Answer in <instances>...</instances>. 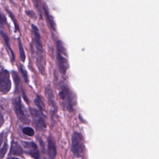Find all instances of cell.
I'll list each match as a JSON object with an SVG mask.
<instances>
[{"mask_svg": "<svg viewBox=\"0 0 159 159\" xmlns=\"http://www.w3.org/2000/svg\"><path fill=\"white\" fill-rule=\"evenodd\" d=\"M43 9H44V12H45V17H46V19L51 27L52 29H53V30H56V28H55V24L54 22V20L52 18V17L51 16L50 14L49 13V11H48V9L47 8V6L46 5V4H43Z\"/></svg>", "mask_w": 159, "mask_h": 159, "instance_id": "11", "label": "cell"}, {"mask_svg": "<svg viewBox=\"0 0 159 159\" xmlns=\"http://www.w3.org/2000/svg\"><path fill=\"white\" fill-rule=\"evenodd\" d=\"M57 63L59 71L62 75H65L68 68L69 63L66 48L61 40H58L57 42Z\"/></svg>", "mask_w": 159, "mask_h": 159, "instance_id": "2", "label": "cell"}, {"mask_svg": "<svg viewBox=\"0 0 159 159\" xmlns=\"http://www.w3.org/2000/svg\"><path fill=\"white\" fill-rule=\"evenodd\" d=\"M24 147L25 148L26 152L31 155L34 159H40L39 152L37 148V146L34 142H22Z\"/></svg>", "mask_w": 159, "mask_h": 159, "instance_id": "7", "label": "cell"}, {"mask_svg": "<svg viewBox=\"0 0 159 159\" xmlns=\"http://www.w3.org/2000/svg\"><path fill=\"white\" fill-rule=\"evenodd\" d=\"M30 112L33 117L35 125L39 130H42L45 128L46 125L42 117L40 112L35 109H30Z\"/></svg>", "mask_w": 159, "mask_h": 159, "instance_id": "8", "label": "cell"}, {"mask_svg": "<svg viewBox=\"0 0 159 159\" xmlns=\"http://www.w3.org/2000/svg\"><path fill=\"white\" fill-rule=\"evenodd\" d=\"M7 144L6 143H4V144L1 147V148H0V159H2L4 157L5 154L7 152Z\"/></svg>", "mask_w": 159, "mask_h": 159, "instance_id": "17", "label": "cell"}, {"mask_svg": "<svg viewBox=\"0 0 159 159\" xmlns=\"http://www.w3.org/2000/svg\"><path fill=\"white\" fill-rule=\"evenodd\" d=\"M2 134H0V146H1V143H2Z\"/></svg>", "mask_w": 159, "mask_h": 159, "instance_id": "23", "label": "cell"}, {"mask_svg": "<svg viewBox=\"0 0 159 159\" xmlns=\"http://www.w3.org/2000/svg\"><path fill=\"white\" fill-rule=\"evenodd\" d=\"M22 132L25 135H28V136H32L34 134V129L30 127H25L23 128Z\"/></svg>", "mask_w": 159, "mask_h": 159, "instance_id": "14", "label": "cell"}, {"mask_svg": "<svg viewBox=\"0 0 159 159\" xmlns=\"http://www.w3.org/2000/svg\"><path fill=\"white\" fill-rule=\"evenodd\" d=\"M0 35H1V36L2 37V39L4 40V41L5 43H6L7 47L8 48V49L9 50V51H10V52H11V53L12 60H14L15 55H14V52H13L12 49L11 48V44H10V41H9V39L6 33H4V32H2V31H0Z\"/></svg>", "mask_w": 159, "mask_h": 159, "instance_id": "12", "label": "cell"}, {"mask_svg": "<svg viewBox=\"0 0 159 159\" xmlns=\"http://www.w3.org/2000/svg\"><path fill=\"white\" fill-rule=\"evenodd\" d=\"M11 88L10 75L7 70L0 69V92L6 94Z\"/></svg>", "mask_w": 159, "mask_h": 159, "instance_id": "4", "label": "cell"}, {"mask_svg": "<svg viewBox=\"0 0 159 159\" xmlns=\"http://www.w3.org/2000/svg\"><path fill=\"white\" fill-rule=\"evenodd\" d=\"M33 1H34V4H35V7H36V8H37V9L38 10V11L39 12V13H40V17H42V14H41V11H40V7H39V0H33Z\"/></svg>", "mask_w": 159, "mask_h": 159, "instance_id": "20", "label": "cell"}, {"mask_svg": "<svg viewBox=\"0 0 159 159\" xmlns=\"http://www.w3.org/2000/svg\"><path fill=\"white\" fill-rule=\"evenodd\" d=\"M47 154L49 159H55L57 155V148L55 142L52 136H49L48 139Z\"/></svg>", "mask_w": 159, "mask_h": 159, "instance_id": "9", "label": "cell"}, {"mask_svg": "<svg viewBox=\"0 0 159 159\" xmlns=\"http://www.w3.org/2000/svg\"><path fill=\"white\" fill-rule=\"evenodd\" d=\"M7 11L8 12V13H9L10 17H11V19H12V21L14 22V25H15V28H16V30H19V26H18V24H17V20H16V19H15L14 16V15L12 14V12H11V11H9V10L7 9Z\"/></svg>", "mask_w": 159, "mask_h": 159, "instance_id": "19", "label": "cell"}, {"mask_svg": "<svg viewBox=\"0 0 159 159\" xmlns=\"http://www.w3.org/2000/svg\"><path fill=\"white\" fill-rule=\"evenodd\" d=\"M34 102L36 104V106L39 107V109H40V111H42L43 110V104L41 100V99L38 96L37 97L35 100H34Z\"/></svg>", "mask_w": 159, "mask_h": 159, "instance_id": "16", "label": "cell"}, {"mask_svg": "<svg viewBox=\"0 0 159 159\" xmlns=\"http://www.w3.org/2000/svg\"><path fill=\"white\" fill-rule=\"evenodd\" d=\"M83 138L80 133L74 132L71 137V151L76 157H81L84 152Z\"/></svg>", "mask_w": 159, "mask_h": 159, "instance_id": "3", "label": "cell"}, {"mask_svg": "<svg viewBox=\"0 0 159 159\" xmlns=\"http://www.w3.org/2000/svg\"><path fill=\"white\" fill-rule=\"evenodd\" d=\"M20 72L22 73V75L25 80V81L26 83H27L29 81V79H28V75H27V73L26 71V70L23 68V66L22 65H20Z\"/></svg>", "mask_w": 159, "mask_h": 159, "instance_id": "18", "label": "cell"}, {"mask_svg": "<svg viewBox=\"0 0 159 159\" xmlns=\"http://www.w3.org/2000/svg\"><path fill=\"white\" fill-rule=\"evenodd\" d=\"M18 47H19V53H20V60L22 62H24L25 60V52L21 42V40L20 39H18Z\"/></svg>", "mask_w": 159, "mask_h": 159, "instance_id": "13", "label": "cell"}, {"mask_svg": "<svg viewBox=\"0 0 159 159\" xmlns=\"http://www.w3.org/2000/svg\"><path fill=\"white\" fill-rule=\"evenodd\" d=\"M7 159H19V158H9Z\"/></svg>", "mask_w": 159, "mask_h": 159, "instance_id": "24", "label": "cell"}, {"mask_svg": "<svg viewBox=\"0 0 159 159\" xmlns=\"http://www.w3.org/2000/svg\"><path fill=\"white\" fill-rule=\"evenodd\" d=\"M23 150L21 147L16 142H12L9 154L14 155H21Z\"/></svg>", "mask_w": 159, "mask_h": 159, "instance_id": "10", "label": "cell"}, {"mask_svg": "<svg viewBox=\"0 0 159 159\" xmlns=\"http://www.w3.org/2000/svg\"><path fill=\"white\" fill-rule=\"evenodd\" d=\"M4 123V118H3V115L2 114V112L0 111V128L1 127V126Z\"/></svg>", "mask_w": 159, "mask_h": 159, "instance_id": "22", "label": "cell"}, {"mask_svg": "<svg viewBox=\"0 0 159 159\" xmlns=\"http://www.w3.org/2000/svg\"><path fill=\"white\" fill-rule=\"evenodd\" d=\"M12 76H13V79L14 81V83H15V86H16V89H18L19 87V82H20V78L19 77V75L17 74V72L16 71H13L12 73Z\"/></svg>", "mask_w": 159, "mask_h": 159, "instance_id": "15", "label": "cell"}, {"mask_svg": "<svg viewBox=\"0 0 159 159\" xmlns=\"http://www.w3.org/2000/svg\"><path fill=\"white\" fill-rule=\"evenodd\" d=\"M6 22V18L4 15H2L0 12V24H4Z\"/></svg>", "mask_w": 159, "mask_h": 159, "instance_id": "21", "label": "cell"}, {"mask_svg": "<svg viewBox=\"0 0 159 159\" xmlns=\"http://www.w3.org/2000/svg\"><path fill=\"white\" fill-rule=\"evenodd\" d=\"M59 96L66 109L69 111H71L73 109V100L69 88L66 86L63 87L59 93Z\"/></svg>", "mask_w": 159, "mask_h": 159, "instance_id": "5", "label": "cell"}, {"mask_svg": "<svg viewBox=\"0 0 159 159\" xmlns=\"http://www.w3.org/2000/svg\"><path fill=\"white\" fill-rule=\"evenodd\" d=\"M13 104H14V108L16 114L18 117V119L24 124H29L30 120L23 111L20 98L18 97L16 98L14 100Z\"/></svg>", "mask_w": 159, "mask_h": 159, "instance_id": "6", "label": "cell"}, {"mask_svg": "<svg viewBox=\"0 0 159 159\" xmlns=\"http://www.w3.org/2000/svg\"><path fill=\"white\" fill-rule=\"evenodd\" d=\"M32 30L34 34V39L35 41V45L37 50V55L36 57L37 64L39 70L41 73L44 70V58H43V48L41 41L40 34L39 30L36 25L32 24Z\"/></svg>", "mask_w": 159, "mask_h": 159, "instance_id": "1", "label": "cell"}]
</instances>
